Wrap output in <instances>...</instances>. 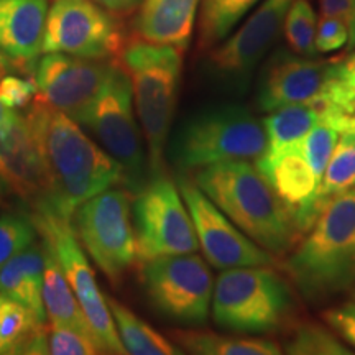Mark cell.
Instances as JSON below:
<instances>
[{"label":"cell","mask_w":355,"mask_h":355,"mask_svg":"<svg viewBox=\"0 0 355 355\" xmlns=\"http://www.w3.org/2000/svg\"><path fill=\"white\" fill-rule=\"evenodd\" d=\"M199 188L257 245L285 257L301 234L295 212L254 162H225L189 173Z\"/></svg>","instance_id":"cell-2"},{"label":"cell","mask_w":355,"mask_h":355,"mask_svg":"<svg viewBox=\"0 0 355 355\" xmlns=\"http://www.w3.org/2000/svg\"><path fill=\"white\" fill-rule=\"evenodd\" d=\"M48 0H0V50L32 71L42 53Z\"/></svg>","instance_id":"cell-18"},{"label":"cell","mask_w":355,"mask_h":355,"mask_svg":"<svg viewBox=\"0 0 355 355\" xmlns=\"http://www.w3.org/2000/svg\"><path fill=\"white\" fill-rule=\"evenodd\" d=\"M48 345L53 355H96L105 354L94 337L68 326H48Z\"/></svg>","instance_id":"cell-33"},{"label":"cell","mask_w":355,"mask_h":355,"mask_svg":"<svg viewBox=\"0 0 355 355\" xmlns=\"http://www.w3.org/2000/svg\"><path fill=\"white\" fill-rule=\"evenodd\" d=\"M298 311L295 286L275 266L222 270L214 282L211 316L220 329L263 336L288 327Z\"/></svg>","instance_id":"cell-6"},{"label":"cell","mask_w":355,"mask_h":355,"mask_svg":"<svg viewBox=\"0 0 355 355\" xmlns=\"http://www.w3.org/2000/svg\"><path fill=\"white\" fill-rule=\"evenodd\" d=\"M318 17L309 0H295L286 13L283 35L293 53L301 56L316 55Z\"/></svg>","instance_id":"cell-31"},{"label":"cell","mask_w":355,"mask_h":355,"mask_svg":"<svg viewBox=\"0 0 355 355\" xmlns=\"http://www.w3.org/2000/svg\"><path fill=\"white\" fill-rule=\"evenodd\" d=\"M50 354L48 326L26 306L6 298L0 308V355Z\"/></svg>","instance_id":"cell-24"},{"label":"cell","mask_w":355,"mask_h":355,"mask_svg":"<svg viewBox=\"0 0 355 355\" xmlns=\"http://www.w3.org/2000/svg\"><path fill=\"white\" fill-rule=\"evenodd\" d=\"M38 96V86L35 78L21 73L6 74L0 79V102L7 109L20 110L28 107Z\"/></svg>","instance_id":"cell-34"},{"label":"cell","mask_w":355,"mask_h":355,"mask_svg":"<svg viewBox=\"0 0 355 355\" xmlns=\"http://www.w3.org/2000/svg\"><path fill=\"white\" fill-rule=\"evenodd\" d=\"M201 0H144L135 19V35L141 40L186 50L196 24Z\"/></svg>","instance_id":"cell-19"},{"label":"cell","mask_w":355,"mask_h":355,"mask_svg":"<svg viewBox=\"0 0 355 355\" xmlns=\"http://www.w3.org/2000/svg\"><path fill=\"white\" fill-rule=\"evenodd\" d=\"M123 171V188L137 194L152 178L144 133L133 105L132 84L115 63L94 107L83 123Z\"/></svg>","instance_id":"cell-7"},{"label":"cell","mask_w":355,"mask_h":355,"mask_svg":"<svg viewBox=\"0 0 355 355\" xmlns=\"http://www.w3.org/2000/svg\"><path fill=\"white\" fill-rule=\"evenodd\" d=\"M321 15L336 17L347 26L350 51L355 50V0H319Z\"/></svg>","instance_id":"cell-37"},{"label":"cell","mask_w":355,"mask_h":355,"mask_svg":"<svg viewBox=\"0 0 355 355\" xmlns=\"http://www.w3.org/2000/svg\"><path fill=\"white\" fill-rule=\"evenodd\" d=\"M44 248V277H43V304L46 311V318L51 324H60V326H68L78 329L84 334L94 337L91 324H89L86 313H84L81 304L74 295L73 288L66 279L63 270H61L60 261L56 260L55 254L46 243ZM97 340V339H96ZM99 343V340H97ZM102 347V345H101Z\"/></svg>","instance_id":"cell-23"},{"label":"cell","mask_w":355,"mask_h":355,"mask_svg":"<svg viewBox=\"0 0 355 355\" xmlns=\"http://www.w3.org/2000/svg\"><path fill=\"white\" fill-rule=\"evenodd\" d=\"M114 66L115 61L44 53L35 68L38 97L83 127Z\"/></svg>","instance_id":"cell-15"},{"label":"cell","mask_w":355,"mask_h":355,"mask_svg":"<svg viewBox=\"0 0 355 355\" xmlns=\"http://www.w3.org/2000/svg\"><path fill=\"white\" fill-rule=\"evenodd\" d=\"M263 122L242 104L198 110L168 140L166 153L178 171L193 173L225 162H257L265 152Z\"/></svg>","instance_id":"cell-5"},{"label":"cell","mask_w":355,"mask_h":355,"mask_svg":"<svg viewBox=\"0 0 355 355\" xmlns=\"http://www.w3.org/2000/svg\"><path fill=\"white\" fill-rule=\"evenodd\" d=\"M0 178L33 209L48 196L46 171L25 114L17 112L7 125L0 127Z\"/></svg>","instance_id":"cell-17"},{"label":"cell","mask_w":355,"mask_h":355,"mask_svg":"<svg viewBox=\"0 0 355 355\" xmlns=\"http://www.w3.org/2000/svg\"><path fill=\"white\" fill-rule=\"evenodd\" d=\"M322 319L349 347L355 349V300L324 311Z\"/></svg>","instance_id":"cell-36"},{"label":"cell","mask_w":355,"mask_h":355,"mask_svg":"<svg viewBox=\"0 0 355 355\" xmlns=\"http://www.w3.org/2000/svg\"><path fill=\"white\" fill-rule=\"evenodd\" d=\"M140 283L152 308L168 321L198 327L211 318L214 278L206 259L166 255L139 263Z\"/></svg>","instance_id":"cell-9"},{"label":"cell","mask_w":355,"mask_h":355,"mask_svg":"<svg viewBox=\"0 0 355 355\" xmlns=\"http://www.w3.org/2000/svg\"><path fill=\"white\" fill-rule=\"evenodd\" d=\"M44 248L35 242L0 268V295L24 304L46 322V311L43 304Z\"/></svg>","instance_id":"cell-22"},{"label":"cell","mask_w":355,"mask_h":355,"mask_svg":"<svg viewBox=\"0 0 355 355\" xmlns=\"http://www.w3.org/2000/svg\"><path fill=\"white\" fill-rule=\"evenodd\" d=\"M349 43V32L344 21L336 17L321 15L316 30V51L334 53Z\"/></svg>","instance_id":"cell-35"},{"label":"cell","mask_w":355,"mask_h":355,"mask_svg":"<svg viewBox=\"0 0 355 355\" xmlns=\"http://www.w3.org/2000/svg\"><path fill=\"white\" fill-rule=\"evenodd\" d=\"M324 114H326V105L322 102H306V104L288 105L266 115L261 121L266 133V146L263 155L255 162V166L261 175L265 176L286 150L303 141L311 128L324 117Z\"/></svg>","instance_id":"cell-21"},{"label":"cell","mask_w":355,"mask_h":355,"mask_svg":"<svg viewBox=\"0 0 355 355\" xmlns=\"http://www.w3.org/2000/svg\"><path fill=\"white\" fill-rule=\"evenodd\" d=\"M115 327L127 354L132 355H178L183 350L153 329L148 322L115 298H107Z\"/></svg>","instance_id":"cell-27"},{"label":"cell","mask_w":355,"mask_h":355,"mask_svg":"<svg viewBox=\"0 0 355 355\" xmlns=\"http://www.w3.org/2000/svg\"><path fill=\"white\" fill-rule=\"evenodd\" d=\"M48 180V196L33 211H48L69 219L87 199L123 186V171L110 155L69 115L37 96L26 107Z\"/></svg>","instance_id":"cell-1"},{"label":"cell","mask_w":355,"mask_h":355,"mask_svg":"<svg viewBox=\"0 0 355 355\" xmlns=\"http://www.w3.org/2000/svg\"><path fill=\"white\" fill-rule=\"evenodd\" d=\"M332 60L278 51L265 64L257 87V107L270 114L288 105L321 102Z\"/></svg>","instance_id":"cell-16"},{"label":"cell","mask_w":355,"mask_h":355,"mask_svg":"<svg viewBox=\"0 0 355 355\" xmlns=\"http://www.w3.org/2000/svg\"><path fill=\"white\" fill-rule=\"evenodd\" d=\"M265 178L295 214L314 196L319 186V180L306 158L301 141L286 150L273 163Z\"/></svg>","instance_id":"cell-26"},{"label":"cell","mask_w":355,"mask_h":355,"mask_svg":"<svg viewBox=\"0 0 355 355\" xmlns=\"http://www.w3.org/2000/svg\"><path fill=\"white\" fill-rule=\"evenodd\" d=\"M37 242V227L32 217L19 212L0 214V268Z\"/></svg>","instance_id":"cell-32"},{"label":"cell","mask_w":355,"mask_h":355,"mask_svg":"<svg viewBox=\"0 0 355 355\" xmlns=\"http://www.w3.org/2000/svg\"><path fill=\"white\" fill-rule=\"evenodd\" d=\"M261 0H201L199 15V48L211 50L232 33L248 12Z\"/></svg>","instance_id":"cell-28"},{"label":"cell","mask_w":355,"mask_h":355,"mask_svg":"<svg viewBox=\"0 0 355 355\" xmlns=\"http://www.w3.org/2000/svg\"><path fill=\"white\" fill-rule=\"evenodd\" d=\"M115 63L130 79L152 176L165 173L166 146L183 73V50L135 37L122 44Z\"/></svg>","instance_id":"cell-4"},{"label":"cell","mask_w":355,"mask_h":355,"mask_svg":"<svg viewBox=\"0 0 355 355\" xmlns=\"http://www.w3.org/2000/svg\"><path fill=\"white\" fill-rule=\"evenodd\" d=\"M3 301H6V296H3V295H0V308H2Z\"/></svg>","instance_id":"cell-41"},{"label":"cell","mask_w":355,"mask_h":355,"mask_svg":"<svg viewBox=\"0 0 355 355\" xmlns=\"http://www.w3.org/2000/svg\"><path fill=\"white\" fill-rule=\"evenodd\" d=\"M137 261L199 250L196 230L176 181L165 173L148 180L132 196Z\"/></svg>","instance_id":"cell-10"},{"label":"cell","mask_w":355,"mask_h":355,"mask_svg":"<svg viewBox=\"0 0 355 355\" xmlns=\"http://www.w3.org/2000/svg\"><path fill=\"white\" fill-rule=\"evenodd\" d=\"M30 217L38 234L42 235V241L51 248L56 260L60 261L61 270L86 313L92 332L104 352L127 354L109 309L107 296H104L97 285L96 275L89 265L86 252L74 234L71 220L48 211H33Z\"/></svg>","instance_id":"cell-11"},{"label":"cell","mask_w":355,"mask_h":355,"mask_svg":"<svg viewBox=\"0 0 355 355\" xmlns=\"http://www.w3.org/2000/svg\"><path fill=\"white\" fill-rule=\"evenodd\" d=\"M94 2L115 17H123L140 8L144 0H94Z\"/></svg>","instance_id":"cell-38"},{"label":"cell","mask_w":355,"mask_h":355,"mask_svg":"<svg viewBox=\"0 0 355 355\" xmlns=\"http://www.w3.org/2000/svg\"><path fill=\"white\" fill-rule=\"evenodd\" d=\"M171 339L183 352L198 355H279L283 347L275 340L247 334H216L211 331L178 329Z\"/></svg>","instance_id":"cell-25"},{"label":"cell","mask_w":355,"mask_h":355,"mask_svg":"<svg viewBox=\"0 0 355 355\" xmlns=\"http://www.w3.org/2000/svg\"><path fill=\"white\" fill-rule=\"evenodd\" d=\"M8 191H10V189L7 188L6 181H3L2 178H0V199H2V196H6V194L8 193Z\"/></svg>","instance_id":"cell-40"},{"label":"cell","mask_w":355,"mask_h":355,"mask_svg":"<svg viewBox=\"0 0 355 355\" xmlns=\"http://www.w3.org/2000/svg\"><path fill=\"white\" fill-rule=\"evenodd\" d=\"M71 225L110 285H121L137 261L130 191L114 186L96 194L74 211Z\"/></svg>","instance_id":"cell-8"},{"label":"cell","mask_w":355,"mask_h":355,"mask_svg":"<svg viewBox=\"0 0 355 355\" xmlns=\"http://www.w3.org/2000/svg\"><path fill=\"white\" fill-rule=\"evenodd\" d=\"M176 184L193 219L199 248L207 263L217 270L277 265V259L247 237L204 194L189 173H178Z\"/></svg>","instance_id":"cell-14"},{"label":"cell","mask_w":355,"mask_h":355,"mask_svg":"<svg viewBox=\"0 0 355 355\" xmlns=\"http://www.w3.org/2000/svg\"><path fill=\"white\" fill-rule=\"evenodd\" d=\"M355 188V128L343 133L327 163L314 196L296 211L295 219L303 237L337 196Z\"/></svg>","instance_id":"cell-20"},{"label":"cell","mask_w":355,"mask_h":355,"mask_svg":"<svg viewBox=\"0 0 355 355\" xmlns=\"http://www.w3.org/2000/svg\"><path fill=\"white\" fill-rule=\"evenodd\" d=\"M123 43L115 15L94 0H55L48 10L43 53L110 61Z\"/></svg>","instance_id":"cell-13"},{"label":"cell","mask_w":355,"mask_h":355,"mask_svg":"<svg viewBox=\"0 0 355 355\" xmlns=\"http://www.w3.org/2000/svg\"><path fill=\"white\" fill-rule=\"evenodd\" d=\"M293 2L263 0L234 33L211 48L209 74L222 91L245 94L255 68L283 33Z\"/></svg>","instance_id":"cell-12"},{"label":"cell","mask_w":355,"mask_h":355,"mask_svg":"<svg viewBox=\"0 0 355 355\" xmlns=\"http://www.w3.org/2000/svg\"><path fill=\"white\" fill-rule=\"evenodd\" d=\"M15 114H17V110L7 109L6 105H3L2 102H0V127L7 125V123L10 122L13 117H15Z\"/></svg>","instance_id":"cell-39"},{"label":"cell","mask_w":355,"mask_h":355,"mask_svg":"<svg viewBox=\"0 0 355 355\" xmlns=\"http://www.w3.org/2000/svg\"><path fill=\"white\" fill-rule=\"evenodd\" d=\"M283 272L309 303L355 286V188L337 196L285 255Z\"/></svg>","instance_id":"cell-3"},{"label":"cell","mask_w":355,"mask_h":355,"mask_svg":"<svg viewBox=\"0 0 355 355\" xmlns=\"http://www.w3.org/2000/svg\"><path fill=\"white\" fill-rule=\"evenodd\" d=\"M352 296H354V300H355V286H354V291H352Z\"/></svg>","instance_id":"cell-42"},{"label":"cell","mask_w":355,"mask_h":355,"mask_svg":"<svg viewBox=\"0 0 355 355\" xmlns=\"http://www.w3.org/2000/svg\"><path fill=\"white\" fill-rule=\"evenodd\" d=\"M321 102L327 107L355 115V50L343 60H332Z\"/></svg>","instance_id":"cell-30"},{"label":"cell","mask_w":355,"mask_h":355,"mask_svg":"<svg viewBox=\"0 0 355 355\" xmlns=\"http://www.w3.org/2000/svg\"><path fill=\"white\" fill-rule=\"evenodd\" d=\"M283 352L290 355H352L354 350L326 322H298L291 327Z\"/></svg>","instance_id":"cell-29"}]
</instances>
